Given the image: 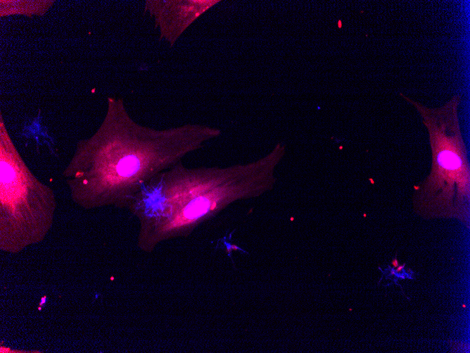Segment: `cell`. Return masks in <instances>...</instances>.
<instances>
[{
	"mask_svg": "<svg viewBox=\"0 0 470 353\" xmlns=\"http://www.w3.org/2000/svg\"><path fill=\"white\" fill-rule=\"evenodd\" d=\"M279 147L267 156L227 167L188 168L182 162L146 182L130 204L142 224L140 244L186 237L231 204L259 197L273 188Z\"/></svg>",
	"mask_w": 470,
	"mask_h": 353,
	"instance_id": "obj_1",
	"label": "cell"
},
{
	"mask_svg": "<svg viewBox=\"0 0 470 353\" xmlns=\"http://www.w3.org/2000/svg\"><path fill=\"white\" fill-rule=\"evenodd\" d=\"M108 103L103 124L82 150L93 156L98 182L110 201L131 202L152 178L220 135L196 123L152 129L132 119L122 99L110 97Z\"/></svg>",
	"mask_w": 470,
	"mask_h": 353,
	"instance_id": "obj_2",
	"label": "cell"
},
{
	"mask_svg": "<svg viewBox=\"0 0 470 353\" xmlns=\"http://www.w3.org/2000/svg\"><path fill=\"white\" fill-rule=\"evenodd\" d=\"M401 95L421 116L431 150L430 173L414 187L415 192L426 209L461 215L470 191V167L458 116L461 96L430 108Z\"/></svg>",
	"mask_w": 470,
	"mask_h": 353,
	"instance_id": "obj_3",
	"label": "cell"
},
{
	"mask_svg": "<svg viewBox=\"0 0 470 353\" xmlns=\"http://www.w3.org/2000/svg\"><path fill=\"white\" fill-rule=\"evenodd\" d=\"M219 2L212 0H146L144 11L154 18L160 39L174 45L199 16Z\"/></svg>",
	"mask_w": 470,
	"mask_h": 353,
	"instance_id": "obj_4",
	"label": "cell"
},
{
	"mask_svg": "<svg viewBox=\"0 0 470 353\" xmlns=\"http://www.w3.org/2000/svg\"><path fill=\"white\" fill-rule=\"evenodd\" d=\"M54 1H0L1 17L11 15H22L28 17L42 16L54 4Z\"/></svg>",
	"mask_w": 470,
	"mask_h": 353,
	"instance_id": "obj_5",
	"label": "cell"
},
{
	"mask_svg": "<svg viewBox=\"0 0 470 353\" xmlns=\"http://www.w3.org/2000/svg\"><path fill=\"white\" fill-rule=\"evenodd\" d=\"M391 264L394 268H397L399 266L396 256L395 257L394 259L392 260Z\"/></svg>",
	"mask_w": 470,
	"mask_h": 353,
	"instance_id": "obj_6",
	"label": "cell"
},
{
	"mask_svg": "<svg viewBox=\"0 0 470 353\" xmlns=\"http://www.w3.org/2000/svg\"><path fill=\"white\" fill-rule=\"evenodd\" d=\"M405 266V264H402V265H400V266H398L396 268L395 271H396L397 273H400V272H401V271H402V269L404 268Z\"/></svg>",
	"mask_w": 470,
	"mask_h": 353,
	"instance_id": "obj_7",
	"label": "cell"
},
{
	"mask_svg": "<svg viewBox=\"0 0 470 353\" xmlns=\"http://www.w3.org/2000/svg\"><path fill=\"white\" fill-rule=\"evenodd\" d=\"M462 306H463L464 308H465V307H466V305H465V304H463Z\"/></svg>",
	"mask_w": 470,
	"mask_h": 353,
	"instance_id": "obj_8",
	"label": "cell"
}]
</instances>
